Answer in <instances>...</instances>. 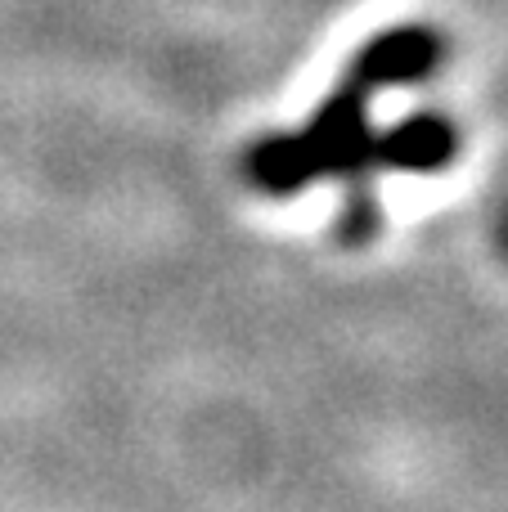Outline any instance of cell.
Returning a JSON list of instances; mask_svg holds the SVG:
<instances>
[{"mask_svg": "<svg viewBox=\"0 0 508 512\" xmlns=\"http://www.w3.org/2000/svg\"><path fill=\"white\" fill-rule=\"evenodd\" d=\"M446 59V41L428 27H392V32L374 36L369 45H360V54L351 59V72L369 81L374 90L392 86H414V81L432 77Z\"/></svg>", "mask_w": 508, "mask_h": 512, "instance_id": "cell-1", "label": "cell"}, {"mask_svg": "<svg viewBox=\"0 0 508 512\" xmlns=\"http://www.w3.org/2000/svg\"><path fill=\"white\" fill-rule=\"evenodd\" d=\"M455 149H459V131L446 122L441 113H414L405 117L401 126L392 131L374 135V171H441L455 162Z\"/></svg>", "mask_w": 508, "mask_h": 512, "instance_id": "cell-2", "label": "cell"}]
</instances>
